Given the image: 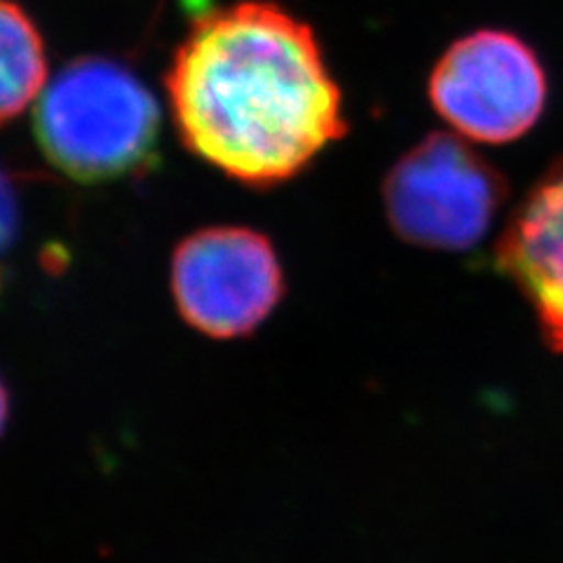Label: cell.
I'll list each match as a JSON object with an SVG mask.
<instances>
[{
    "label": "cell",
    "instance_id": "6da1fadb",
    "mask_svg": "<svg viewBox=\"0 0 563 563\" xmlns=\"http://www.w3.org/2000/svg\"><path fill=\"white\" fill-rule=\"evenodd\" d=\"M167 92L184 144L250 186L291 179L347 130L312 31L273 3L202 16L176 52Z\"/></svg>",
    "mask_w": 563,
    "mask_h": 563
},
{
    "label": "cell",
    "instance_id": "7a4b0ae2",
    "mask_svg": "<svg viewBox=\"0 0 563 563\" xmlns=\"http://www.w3.org/2000/svg\"><path fill=\"white\" fill-rule=\"evenodd\" d=\"M161 109L118 62H70L35 106V136L49 163L78 181H109L141 167L155 148Z\"/></svg>",
    "mask_w": 563,
    "mask_h": 563
},
{
    "label": "cell",
    "instance_id": "3957f363",
    "mask_svg": "<svg viewBox=\"0 0 563 563\" xmlns=\"http://www.w3.org/2000/svg\"><path fill=\"white\" fill-rule=\"evenodd\" d=\"M505 192L500 172L465 136L437 132L387 174L383 200L401 240L428 250L463 252L484 240Z\"/></svg>",
    "mask_w": 563,
    "mask_h": 563
},
{
    "label": "cell",
    "instance_id": "5b68a950",
    "mask_svg": "<svg viewBox=\"0 0 563 563\" xmlns=\"http://www.w3.org/2000/svg\"><path fill=\"white\" fill-rule=\"evenodd\" d=\"M548 99V78L517 35L479 31L449 47L430 78V101L449 125L482 144L531 130Z\"/></svg>",
    "mask_w": 563,
    "mask_h": 563
},
{
    "label": "cell",
    "instance_id": "8992f818",
    "mask_svg": "<svg viewBox=\"0 0 563 563\" xmlns=\"http://www.w3.org/2000/svg\"><path fill=\"white\" fill-rule=\"evenodd\" d=\"M496 261L531 303L544 341L563 352V157L509 219Z\"/></svg>",
    "mask_w": 563,
    "mask_h": 563
},
{
    "label": "cell",
    "instance_id": "9c48e42d",
    "mask_svg": "<svg viewBox=\"0 0 563 563\" xmlns=\"http://www.w3.org/2000/svg\"><path fill=\"white\" fill-rule=\"evenodd\" d=\"M10 409H12V404H10V390H8V383H5V378H3V376H0V437H3V432H5V428H8Z\"/></svg>",
    "mask_w": 563,
    "mask_h": 563
},
{
    "label": "cell",
    "instance_id": "52a82bcc",
    "mask_svg": "<svg viewBox=\"0 0 563 563\" xmlns=\"http://www.w3.org/2000/svg\"><path fill=\"white\" fill-rule=\"evenodd\" d=\"M45 47L29 14L0 0V125L20 115L43 92Z\"/></svg>",
    "mask_w": 563,
    "mask_h": 563
},
{
    "label": "cell",
    "instance_id": "277c9868",
    "mask_svg": "<svg viewBox=\"0 0 563 563\" xmlns=\"http://www.w3.org/2000/svg\"><path fill=\"white\" fill-rule=\"evenodd\" d=\"M181 320L214 341L252 336L285 296V273L266 235L219 225L188 235L172 256Z\"/></svg>",
    "mask_w": 563,
    "mask_h": 563
},
{
    "label": "cell",
    "instance_id": "ba28073f",
    "mask_svg": "<svg viewBox=\"0 0 563 563\" xmlns=\"http://www.w3.org/2000/svg\"><path fill=\"white\" fill-rule=\"evenodd\" d=\"M16 228H20V202H16V192L8 172L0 167V289H3L5 279L3 263L14 244Z\"/></svg>",
    "mask_w": 563,
    "mask_h": 563
}]
</instances>
